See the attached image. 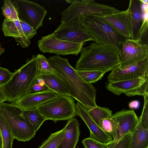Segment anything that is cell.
<instances>
[{
  "label": "cell",
  "mask_w": 148,
  "mask_h": 148,
  "mask_svg": "<svg viewBox=\"0 0 148 148\" xmlns=\"http://www.w3.org/2000/svg\"><path fill=\"white\" fill-rule=\"evenodd\" d=\"M52 68L65 81L71 92L70 96L83 105L88 110L96 106L97 90L92 84L84 81L69 64L67 58L59 55L47 59Z\"/></svg>",
  "instance_id": "obj_1"
},
{
  "label": "cell",
  "mask_w": 148,
  "mask_h": 148,
  "mask_svg": "<svg viewBox=\"0 0 148 148\" xmlns=\"http://www.w3.org/2000/svg\"><path fill=\"white\" fill-rule=\"evenodd\" d=\"M120 55L109 47L96 42L82 48L75 69L93 70L106 73L119 67Z\"/></svg>",
  "instance_id": "obj_2"
},
{
  "label": "cell",
  "mask_w": 148,
  "mask_h": 148,
  "mask_svg": "<svg viewBox=\"0 0 148 148\" xmlns=\"http://www.w3.org/2000/svg\"><path fill=\"white\" fill-rule=\"evenodd\" d=\"M10 80L3 86L7 101L13 103L29 93L30 89L38 75L36 56L30 59L18 69L15 70Z\"/></svg>",
  "instance_id": "obj_3"
},
{
  "label": "cell",
  "mask_w": 148,
  "mask_h": 148,
  "mask_svg": "<svg viewBox=\"0 0 148 148\" xmlns=\"http://www.w3.org/2000/svg\"><path fill=\"white\" fill-rule=\"evenodd\" d=\"M79 17L81 23L95 39V42L109 47L120 55L122 43L126 39L107 23L103 17Z\"/></svg>",
  "instance_id": "obj_4"
},
{
  "label": "cell",
  "mask_w": 148,
  "mask_h": 148,
  "mask_svg": "<svg viewBox=\"0 0 148 148\" xmlns=\"http://www.w3.org/2000/svg\"><path fill=\"white\" fill-rule=\"evenodd\" d=\"M21 111L12 103L0 104V114L8 123L14 138L25 142L34 137L36 132L32 126L22 116Z\"/></svg>",
  "instance_id": "obj_5"
},
{
  "label": "cell",
  "mask_w": 148,
  "mask_h": 148,
  "mask_svg": "<svg viewBox=\"0 0 148 148\" xmlns=\"http://www.w3.org/2000/svg\"><path fill=\"white\" fill-rule=\"evenodd\" d=\"M120 11L114 7L99 3L94 0H72L71 5L61 12V21H67L79 16L103 17Z\"/></svg>",
  "instance_id": "obj_6"
},
{
  "label": "cell",
  "mask_w": 148,
  "mask_h": 148,
  "mask_svg": "<svg viewBox=\"0 0 148 148\" xmlns=\"http://www.w3.org/2000/svg\"><path fill=\"white\" fill-rule=\"evenodd\" d=\"M36 108L47 120L55 123L68 120L76 115L75 100L68 95H59Z\"/></svg>",
  "instance_id": "obj_7"
},
{
  "label": "cell",
  "mask_w": 148,
  "mask_h": 148,
  "mask_svg": "<svg viewBox=\"0 0 148 148\" xmlns=\"http://www.w3.org/2000/svg\"><path fill=\"white\" fill-rule=\"evenodd\" d=\"M84 43H75L60 39L53 33L43 36L38 41L40 51L43 53L62 55L77 56L83 48Z\"/></svg>",
  "instance_id": "obj_8"
},
{
  "label": "cell",
  "mask_w": 148,
  "mask_h": 148,
  "mask_svg": "<svg viewBox=\"0 0 148 148\" xmlns=\"http://www.w3.org/2000/svg\"><path fill=\"white\" fill-rule=\"evenodd\" d=\"M53 33L58 38L73 42L84 43L88 41H95L81 23L79 17L69 21H61Z\"/></svg>",
  "instance_id": "obj_9"
},
{
  "label": "cell",
  "mask_w": 148,
  "mask_h": 148,
  "mask_svg": "<svg viewBox=\"0 0 148 148\" xmlns=\"http://www.w3.org/2000/svg\"><path fill=\"white\" fill-rule=\"evenodd\" d=\"M18 12V18L37 30L42 25L47 13L45 8L38 3L28 0L14 1Z\"/></svg>",
  "instance_id": "obj_10"
},
{
  "label": "cell",
  "mask_w": 148,
  "mask_h": 148,
  "mask_svg": "<svg viewBox=\"0 0 148 148\" xmlns=\"http://www.w3.org/2000/svg\"><path fill=\"white\" fill-rule=\"evenodd\" d=\"M148 78H138L106 83V89L114 94L119 95L122 93L128 97L144 96L148 93Z\"/></svg>",
  "instance_id": "obj_11"
},
{
  "label": "cell",
  "mask_w": 148,
  "mask_h": 148,
  "mask_svg": "<svg viewBox=\"0 0 148 148\" xmlns=\"http://www.w3.org/2000/svg\"><path fill=\"white\" fill-rule=\"evenodd\" d=\"M119 55L121 64L119 67L121 69L148 57V46L138 40L126 39L122 43Z\"/></svg>",
  "instance_id": "obj_12"
},
{
  "label": "cell",
  "mask_w": 148,
  "mask_h": 148,
  "mask_svg": "<svg viewBox=\"0 0 148 148\" xmlns=\"http://www.w3.org/2000/svg\"><path fill=\"white\" fill-rule=\"evenodd\" d=\"M108 82L148 78V57L122 68L118 67L111 71Z\"/></svg>",
  "instance_id": "obj_13"
},
{
  "label": "cell",
  "mask_w": 148,
  "mask_h": 148,
  "mask_svg": "<svg viewBox=\"0 0 148 148\" xmlns=\"http://www.w3.org/2000/svg\"><path fill=\"white\" fill-rule=\"evenodd\" d=\"M111 117L118 125L116 137L112 143L118 141L129 133H133L139 122V119L132 110L122 109L112 114Z\"/></svg>",
  "instance_id": "obj_14"
},
{
  "label": "cell",
  "mask_w": 148,
  "mask_h": 148,
  "mask_svg": "<svg viewBox=\"0 0 148 148\" xmlns=\"http://www.w3.org/2000/svg\"><path fill=\"white\" fill-rule=\"evenodd\" d=\"M76 115L80 117L90 131L89 138L100 143L110 144L113 139L111 136L103 131L93 121L88 110L79 102L76 104Z\"/></svg>",
  "instance_id": "obj_15"
},
{
  "label": "cell",
  "mask_w": 148,
  "mask_h": 148,
  "mask_svg": "<svg viewBox=\"0 0 148 148\" xmlns=\"http://www.w3.org/2000/svg\"><path fill=\"white\" fill-rule=\"evenodd\" d=\"M105 21L126 39L131 38L132 29L130 9L103 17Z\"/></svg>",
  "instance_id": "obj_16"
},
{
  "label": "cell",
  "mask_w": 148,
  "mask_h": 148,
  "mask_svg": "<svg viewBox=\"0 0 148 148\" xmlns=\"http://www.w3.org/2000/svg\"><path fill=\"white\" fill-rule=\"evenodd\" d=\"M59 95L51 90L38 93H30L18 99L13 103L22 110L36 108Z\"/></svg>",
  "instance_id": "obj_17"
},
{
  "label": "cell",
  "mask_w": 148,
  "mask_h": 148,
  "mask_svg": "<svg viewBox=\"0 0 148 148\" xmlns=\"http://www.w3.org/2000/svg\"><path fill=\"white\" fill-rule=\"evenodd\" d=\"M4 36L14 38L16 41L22 48H27L31 44L30 39L24 36L21 25V21L5 18L2 24Z\"/></svg>",
  "instance_id": "obj_18"
},
{
  "label": "cell",
  "mask_w": 148,
  "mask_h": 148,
  "mask_svg": "<svg viewBox=\"0 0 148 148\" xmlns=\"http://www.w3.org/2000/svg\"><path fill=\"white\" fill-rule=\"evenodd\" d=\"M79 123L76 118L69 120L65 125L61 143L58 148H75L80 135Z\"/></svg>",
  "instance_id": "obj_19"
},
{
  "label": "cell",
  "mask_w": 148,
  "mask_h": 148,
  "mask_svg": "<svg viewBox=\"0 0 148 148\" xmlns=\"http://www.w3.org/2000/svg\"><path fill=\"white\" fill-rule=\"evenodd\" d=\"M38 77L43 81L50 90L59 95L70 96V88L65 81L57 73L38 75Z\"/></svg>",
  "instance_id": "obj_20"
},
{
  "label": "cell",
  "mask_w": 148,
  "mask_h": 148,
  "mask_svg": "<svg viewBox=\"0 0 148 148\" xmlns=\"http://www.w3.org/2000/svg\"><path fill=\"white\" fill-rule=\"evenodd\" d=\"M142 3L140 0H131L129 8L131 24V39L135 40L139 30L143 21Z\"/></svg>",
  "instance_id": "obj_21"
},
{
  "label": "cell",
  "mask_w": 148,
  "mask_h": 148,
  "mask_svg": "<svg viewBox=\"0 0 148 148\" xmlns=\"http://www.w3.org/2000/svg\"><path fill=\"white\" fill-rule=\"evenodd\" d=\"M129 148H148V129L143 128L139 122L132 133Z\"/></svg>",
  "instance_id": "obj_22"
},
{
  "label": "cell",
  "mask_w": 148,
  "mask_h": 148,
  "mask_svg": "<svg viewBox=\"0 0 148 148\" xmlns=\"http://www.w3.org/2000/svg\"><path fill=\"white\" fill-rule=\"evenodd\" d=\"M21 114L24 118L33 127L36 132L46 119L36 108L22 110Z\"/></svg>",
  "instance_id": "obj_23"
},
{
  "label": "cell",
  "mask_w": 148,
  "mask_h": 148,
  "mask_svg": "<svg viewBox=\"0 0 148 148\" xmlns=\"http://www.w3.org/2000/svg\"><path fill=\"white\" fill-rule=\"evenodd\" d=\"M0 132L3 143V148H12L14 139L12 132L7 122L0 114Z\"/></svg>",
  "instance_id": "obj_24"
},
{
  "label": "cell",
  "mask_w": 148,
  "mask_h": 148,
  "mask_svg": "<svg viewBox=\"0 0 148 148\" xmlns=\"http://www.w3.org/2000/svg\"><path fill=\"white\" fill-rule=\"evenodd\" d=\"M88 110L92 118L98 125L101 120L110 118L112 115V111L108 108L97 106L92 107Z\"/></svg>",
  "instance_id": "obj_25"
},
{
  "label": "cell",
  "mask_w": 148,
  "mask_h": 148,
  "mask_svg": "<svg viewBox=\"0 0 148 148\" xmlns=\"http://www.w3.org/2000/svg\"><path fill=\"white\" fill-rule=\"evenodd\" d=\"M75 71L86 82L92 84L101 80L106 72L93 70Z\"/></svg>",
  "instance_id": "obj_26"
},
{
  "label": "cell",
  "mask_w": 148,
  "mask_h": 148,
  "mask_svg": "<svg viewBox=\"0 0 148 148\" xmlns=\"http://www.w3.org/2000/svg\"><path fill=\"white\" fill-rule=\"evenodd\" d=\"M65 127L62 129L51 133L38 148H58L61 143Z\"/></svg>",
  "instance_id": "obj_27"
},
{
  "label": "cell",
  "mask_w": 148,
  "mask_h": 148,
  "mask_svg": "<svg viewBox=\"0 0 148 148\" xmlns=\"http://www.w3.org/2000/svg\"><path fill=\"white\" fill-rule=\"evenodd\" d=\"M3 15L7 19L16 20L18 19V12L14 1L5 0L1 8Z\"/></svg>",
  "instance_id": "obj_28"
},
{
  "label": "cell",
  "mask_w": 148,
  "mask_h": 148,
  "mask_svg": "<svg viewBox=\"0 0 148 148\" xmlns=\"http://www.w3.org/2000/svg\"><path fill=\"white\" fill-rule=\"evenodd\" d=\"M99 127L104 131L110 134L113 140L115 138L117 133L118 125L117 122L111 117L101 120Z\"/></svg>",
  "instance_id": "obj_29"
},
{
  "label": "cell",
  "mask_w": 148,
  "mask_h": 148,
  "mask_svg": "<svg viewBox=\"0 0 148 148\" xmlns=\"http://www.w3.org/2000/svg\"><path fill=\"white\" fill-rule=\"evenodd\" d=\"M144 18L135 40H138L141 44L148 45V7L145 8Z\"/></svg>",
  "instance_id": "obj_30"
},
{
  "label": "cell",
  "mask_w": 148,
  "mask_h": 148,
  "mask_svg": "<svg viewBox=\"0 0 148 148\" xmlns=\"http://www.w3.org/2000/svg\"><path fill=\"white\" fill-rule=\"evenodd\" d=\"M38 75L44 73H55L56 72L49 63L47 59L43 55L40 54L36 56Z\"/></svg>",
  "instance_id": "obj_31"
},
{
  "label": "cell",
  "mask_w": 148,
  "mask_h": 148,
  "mask_svg": "<svg viewBox=\"0 0 148 148\" xmlns=\"http://www.w3.org/2000/svg\"><path fill=\"white\" fill-rule=\"evenodd\" d=\"M144 104L139 123L144 129H148V93L143 96Z\"/></svg>",
  "instance_id": "obj_32"
},
{
  "label": "cell",
  "mask_w": 148,
  "mask_h": 148,
  "mask_svg": "<svg viewBox=\"0 0 148 148\" xmlns=\"http://www.w3.org/2000/svg\"><path fill=\"white\" fill-rule=\"evenodd\" d=\"M132 133H129L118 141L110 144V148H129Z\"/></svg>",
  "instance_id": "obj_33"
},
{
  "label": "cell",
  "mask_w": 148,
  "mask_h": 148,
  "mask_svg": "<svg viewBox=\"0 0 148 148\" xmlns=\"http://www.w3.org/2000/svg\"><path fill=\"white\" fill-rule=\"evenodd\" d=\"M85 148H110V144H104L89 137L82 141Z\"/></svg>",
  "instance_id": "obj_34"
},
{
  "label": "cell",
  "mask_w": 148,
  "mask_h": 148,
  "mask_svg": "<svg viewBox=\"0 0 148 148\" xmlns=\"http://www.w3.org/2000/svg\"><path fill=\"white\" fill-rule=\"evenodd\" d=\"M13 74L8 69L0 66V84L3 86L8 83Z\"/></svg>",
  "instance_id": "obj_35"
},
{
  "label": "cell",
  "mask_w": 148,
  "mask_h": 148,
  "mask_svg": "<svg viewBox=\"0 0 148 148\" xmlns=\"http://www.w3.org/2000/svg\"><path fill=\"white\" fill-rule=\"evenodd\" d=\"M21 25L26 38L30 39L37 33L36 30L25 23L21 21Z\"/></svg>",
  "instance_id": "obj_36"
},
{
  "label": "cell",
  "mask_w": 148,
  "mask_h": 148,
  "mask_svg": "<svg viewBox=\"0 0 148 148\" xmlns=\"http://www.w3.org/2000/svg\"><path fill=\"white\" fill-rule=\"evenodd\" d=\"M49 90V88L45 84H39L35 80L30 89L29 93L40 92Z\"/></svg>",
  "instance_id": "obj_37"
},
{
  "label": "cell",
  "mask_w": 148,
  "mask_h": 148,
  "mask_svg": "<svg viewBox=\"0 0 148 148\" xmlns=\"http://www.w3.org/2000/svg\"><path fill=\"white\" fill-rule=\"evenodd\" d=\"M7 101V99L3 90V86L0 84V104Z\"/></svg>",
  "instance_id": "obj_38"
},
{
  "label": "cell",
  "mask_w": 148,
  "mask_h": 148,
  "mask_svg": "<svg viewBox=\"0 0 148 148\" xmlns=\"http://www.w3.org/2000/svg\"><path fill=\"white\" fill-rule=\"evenodd\" d=\"M140 106V102L138 100H134L130 102L128 106L130 109H136L138 108Z\"/></svg>",
  "instance_id": "obj_39"
},
{
  "label": "cell",
  "mask_w": 148,
  "mask_h": 148,
  "mask_svg": "<svg viewBox=\"0 0 148 148\" xmlns=\"http://www.w3.org/2000/svg\"><path fill=\"white\" fill-rule=\"evenodd\" d=\"M5 51V48L2 47L0 42V56L2 53H3Z\"/></svg>",
  "instance_id": "obj_40"
},
{
  "label": "cell",
  "mask_w": 148,
  "mask_h": 148,
  "mask_svg": "<svg viewBox=\"0 0 148 148\" xmlns=\"http://www.w3.org/2000/svg\"><path fill=\"white\" fill-rule=\"evenodd\" d=\"M0 148H3V143L1 135L0 132Z\"/></svg>",
  "instance_id": "obj_41"
},
{
  "label": "cell",
  "mask_w": 148,
  "mask_h": 148,
  "mask_svg": "<svg viewBox=\"0 0 148 148\" xmlns=\"http://www.w3.org/2000/svg\"><path fill=\"white\" fill-rule=\"evenodd\" d=\"M140 2L142 3H143L145 5H148V0H140Z\"/></svg>",
  "instance_id": "obj_42"
}]
</instances>
